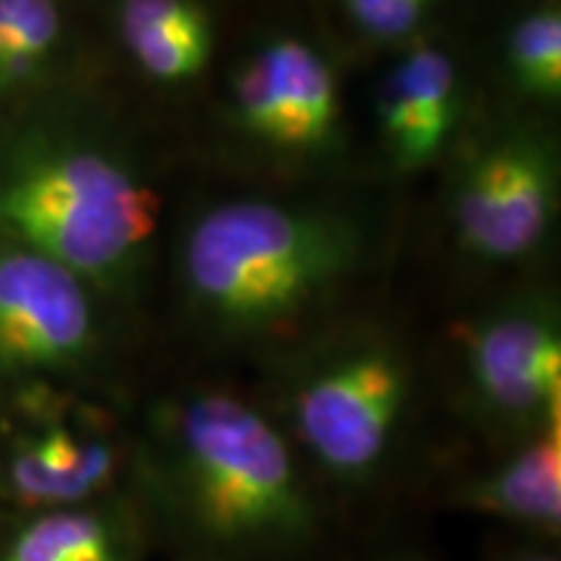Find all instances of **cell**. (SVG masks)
<instances>
[{
	"label": "cell",
	"instance_id": "6da1fadb",
	"mask_svg": "<svg viewBox=\"0 0 561 561\" xmlns=\"http://www.w3.org/2000/svg\"><path fill=\"white\" fill-rule=\"evenodd\" d=\"M130 494L178 561H312L325 541L320 483L276 416L227 388L151 403Z\"/></svg>",
	"mask_w": 561,
	"mask_h": 561
},
{
	"label": "cell",
	"instance_id": "7a4b0ae2",
	"mask_svg": "<svg viewBox=\"0 0 561 561\" xmlns=\"http://www.w3.org/2000/svg\"><path fill=\"white\" fill-rule=\"evenodd\" d=\"M367 248L364 221L343 208L234 198L187 227L180 291L210 339L291 341L362 268Z\"/></svg>",
	"mask_w": 561,
	"mask_h": 561
},
{
	"label": "cell",
	"instance_id": "3957f363",
	"mask_svg": "<svg viewBox=\"0 0 561 561\" xmlns=\"http://www.w3.org/2000/svg\"><path fill=\"white\" fill-rule=\"evenodd\" d=\"M159 206L128 151L87 138H32L0 167V229L112 289L144 271Z\"/></svg>",
	"mask_w": 561,
	"mask_h": 561
},
{
	"label": "cell",
	"instance_id": "277c9868",
	"mask_svg": "<svg viewBox=\"0 0 561 561\" xmlns=\"http://www.w3.org/2000/svg\"><path fill=\"white\" fill-rule=\"evenodd\" d=\"M413 401V364L382 328L301 341L284 359L271 411L314 481L367 491L388 476Z\"/></svg>",
	"mask_w": 561,
	"mask_h": 561
},
{
	"label": "cell",
	"instance_id": "5b68a950",
	"mask_svg": "<svg viewBox=\"0 0 561 561\" xmlns=\"http://www.w3.org/2000/svg\"><path fill=\"white\" fill-rule=\"evenodd\" d=\"M460 401L489 437L515 445L561 424V318L549 294H512L455 335Z\"/></svg>",
	"mask_w": 561,
	"mask_h": 561
},
{
	"label": "cell",
	"instance_id": "8992f818",
	"mask_svg": "<svg viewBox=\"0 0 561 561\" xmlns=\"http://www.w3.org/2000/svg\"><path fill=\"white\" fill-rule=\"evenodd\" d=\"M559 208V153L525 123L489 130L460 159L450 191L455 242L483 263H515L549 237Z\"/></svg>",
	"mask_w": 561,
	"mask_h": 561
},
{
	"label": "cell",
	"instance_id": "52a82bcc",
	"mask_svg": "<svg viewBox=\"0 0 561 561\" xmlns=\"http://www.w3.org/2000/svg\"><path fill=\"white\" fill-rule=\"evenodd\" d=\"M227 104L240 136L276 157H322L341 138L339 76L299 34L257 42L231 73Z\"/></svg>",
	"mask_w": 561,
	"mask_h": 561
},
{
	"label": "cell",
	"instance_id": "ba28073f",
	"mask_svg": "<svg viewBox=\"0 0 561 561\" xmlns=\"http://www.w3.org/2000/svg\"><path fill=\"white\" fill-rule=\"evenodd\" d=\"M11 439L0 489L19 512L81 507L130 491L133 445L100 413L53 411L47 398Z\"/></svg>",
	"mask_w": 561,
	"mask_h": 561
},
{
	"label": "cell",
	"instance_id": "9c48e42d",
	"mask_svg": "<svg viewBox=\"0 0 561 561\" xmlns=\"http://www.w3.org/2000/svg\"><path fill=\"white\" fill-rule=\"evenodd\" d=\"M83 284L39 252L0 248V375L45 380L94 362L100 322Z\"/></svg>",
	"mask_w": 561,
	"mask_h": 561
},
{
	"label": "cell",
	"instance_id": "30bf717a",
	"mask_svg": "<svg viewBox=\"0 0 561 561\" xmlns=\"http://www.w3.org/2000/svg\"><path fill=\"white\" fill-rule=\"evenodd\" d=\"M460 73L455 58L432 42L413 45L377 89V125L385 151L403 172L442 157L460 121Z\"/></svg>",
	"mask_w": 561,
	"mask_h": 561
},
{
	"label": "cell",
	"instance_id": "8fae6325",
	"mask_svg": "<svg viewBox=\"0 0 561 561\" xmlns=\"http://www.w3.org/2000/svg\"><path fill=\"white\" fill-rule=\"evenodd\" d=\"M445 504L502 523L510 533L559 543L561 538V424L543 426L491 466L445 491Z\"/></svg>",
	"mask_w": 561,
	"mask_h": 561
},
{
	"label": "cell",
	"instance_id": "7c38bea8",
	"mask_svg": "<svg viewBox=\"0 0 561 561\" xmlns=\"http://www.w3.org/2000/svg\"><path fill=\"white\" fill-rule=\"evenodd\" d=\"M153 546L130 491L81 507L21 512L0 538V561H149Z\"/></svg>",
	"mask_w": 561,
	"mask_h": 561
},
{
	"label": "cell",
	"instance_id": "4fadbf2b",
	"mask_svg": "<svg viewBox=\"0 0 561 561\" xmlns=\"http://www.w3.org/2000/svg\"><path fill=\"white\" fill-rule=\"evenodd\" d=\"M115 26L146 79L180 87L214 55V19L203 0H117Z\"/></svg>",
	"mask_w": 561,
	"mask_h": 561
},
{
	"label": "cell",
	"instance_id": "5bb4252c",
	"mask_svg": "<svg viewBox=\"0 0 561 561\" xmlns=\"http://www.w3.org/2000/svg\"><path fill=\"white\" fill-rule=\"evenodd\" d=\"M62 37L58 0H0V89L19 87L50 62Z\"/></svg>",
	"mask_w": 561,
	"mask_h": 561
},
{
	"label": "cell",
	"instance_id": "9a60e30c",
	"mask_svg": "<svg viewBox=\"0 0 561 561\" xmlns=\"http://www.w3.org/2000/svg\"><path fill=\"white\" fill-rule=\"evenodd\" d=\"M510 79L520 94L538 102H559L561 96V13L546 3L512 24L507 34Z\"/></svg>",
	"mask_w": 561,
	"mask_h": 561
},
{
	"label": "cell",
	"instance_id": "2e32d148",
	"mask_svg": "<svg viewBox=\"0 0 561 561\" xmlns=\"http://www.w3.org/2000/svg\"><path fill=\"white\" fill-rule=\"evenodd\" d=\"M434 0H341L356 32L375 42H401L421 30Z\"/></svg>",
	"mask_w": 561,
	"mask_h": 561
},
{
	"label": "cell",
	"instance_id": "e0dca14e",
	"mask_svg": "<svg viewBox=\"0 0 561 561\" xmlns=\"http://www.w3.org/2000/svg\"><path fill=\"white\" fill-rule=\"evenodd\" d=\"M489 561H561L559 543L515 536L491 551Z\"/></svg>",
	"mask_w": 561,
	"mask_h": 561
},
{
	"label": "cell",
	"instance_id": "ac0fdd59",
	"mask_svg": "<svg viewBox=\"0 0 561 561\" xmlns=\"http://www.w3.org/2000/svg\"><path fill=\"white\" fill-rule=\"evenodd\" d=\"M385 561H430V559L413 551H401V553H392V557H388Z\"/></svg>",
	"mask_w": 561,
	"mask_h": 561
}]
</instances>
